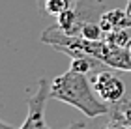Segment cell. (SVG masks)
I'll list each match as a JSON object with an SVG mask.
<instances>
[{"mask_svg": "<svg viewBox=\"0 0 131 129\" xmlns=\"http://www.w3.org/2000/svg\"><path fill=\"white\" fill-rule=\"evenodd\" d=\"M126 11H127V15L131 17V0H129V2H127V8H126Z\"/></svg>", "mask_w": 131, "mask_h": 129, "instance_id": "11", "label": "cell"}, {"mask_svg": "<svg viewBox=\"0 0 131 129\" xmlns=\"http://www.w3.org/2000/svg\"><path fill=\"white\" fill-rule=\"evenodd\" d=\"M103 34L105 32H103V28H101L99 22H96V21H84L82 26H81L79 36L88 39V41H99V39H103Z\"/></svg>", "mask_w": 131, "mask_h": 129, "instance_id": "6", "label": "cell"}, {"mask_svg": "<svg viewBox=\"0 0 131 129\" xmlns=\"http://www.w3.org/2000/svg\"><path fill=\"white\" fill-rule=\"evenodd\" d=\"M66 9H69V0H45L43 2V11L47 15L58 17Z\"/></svg>", "mask_w": 131, "mask_h": 129, "instance_id": "8", "label": "cell"}, {"mask_svg": "<svg viewBox=\"0 0 131 129\" xmlns=\"http://www.w3.org/2000/svg\"><path fill=\"white\" fill-rule=\"evenodd\" d=\"M0 129H19V127H13V125L6 124V122H2V124H0Z\"/></svg>", "mask_w": 131, "mask_h": 129, "instance_id": "10", "label": "cell"}, {"mask_svg": "<svg viewBox=\"0 0 131 129\" xmlns=\"http://www.w3.org/2000/svg\"><path fill=\"white\" fill-rule=\"evenodd\" d=\"M49 97H51V83L41 79L36 93H32L26 99L28 114H26L25 122L19 125V129H52L45 122V109H47Z\"/></svg>", "mask_w": 131, "mask_h": 129, "instance_id": "2", "label": "cell"}, {"mask_svg": "<svg viewBox=\"0 0 131 129\" xmlns=\"http://www.w3.org/2000/svg\"><path fill=\"white\" fill-rule=\"evenodd\" d=\"M105 39H107L111 45H116V47H127L129 41H131V34L127 32V28H124V30L107 32V34H105Z\"/></svg>", "mask_w": 131, "mask_h": 129, "instance_id": "7", "label": "cell"}, {"mask_svg": "<svg viewBox=\"0 0 131 129\" xmlns=\"http://www.w3.org/2000/svg\"><path fill=\"white\" fill-rule=\"evenodd\" d=\"M56 19H58V28H60L64 34H69V36H79L81 26H82V22H84L81 19V15L71 8L66 9L64 13H60Z\"/></svg>", "mask_w": 131, "mask_h": 129, "instance_id": "5", "label": "cell"}, {"mask_svg": "<svg viewBox=\"0 0 131 129\" xmlns=\"http://www.w3.org/2000/svg\"><path fill=\"white\" fill-rule=\"evenodd\" d=\"M62 129H86V124H82V122H73V124L66 125Z\"/></svg>", "mask_w": 131, "mask_h": 129, "instance_id": "9", "label": "cell"}, {"mask_svg": "<svg viewBox=\"0 0 131 129\" xmlns=\"http://www.w3.org/2000/svg\"><path fill=\"white\" fill-rule=\"evenodd\" d=\"M99 25L105 34L114 30H124V28H131V17L127 15L126 9H109L101 13Z\"/></svg>", "mask_w": 131, "mask_h": 129, "instance_id": "4", "label": "cell"}, {"mask_svg": "<svg viewBox=\"0 0 131 129\" xmlns=\"http://www.w3.org/2000/svg\"><path fill=\"white\" fill-rule=\"evenodd\" d=\"M127 52H129V60H131V41H129V45H127Z\"/></svg>", "mask_w": 131, "mask_h": 129, "instance_id": "12", "label": "cell"}, {"mask_svg": "<svg viewBox=\"0 0 131 129\" xmlns=\"http://www.w3.org/2000/svg\"><path fill=\"white\" fill-rule=\"evenodd\" d=\"M92 84H94V90L96 93L103 99L105 103H111V105H116L124 101V96H126V84L124 80L114 75L109 69H99L96 71V75L92 77Z\"/></svg>", "mask_w": 131, "mask_h": 129, "instance_id": "3", "label": "cell"}, {"mask_svg": "<svg viewBox=\"0 0 131 129\" xmlns=\"http://www.w3.org/2000/svg\"><path fill=\"white\" fill-rule=\"evenodd\" d=\"M51 97L79 109L88 118L111 114V107L105 101H101V97L94 90L92 80L84 73H77L73 69H68L66 73L52 79Z\"/></svg>", "mask_w": 131, "mask_h": 129, "instance_id": "1", "label": "cell"}]
</instances>
